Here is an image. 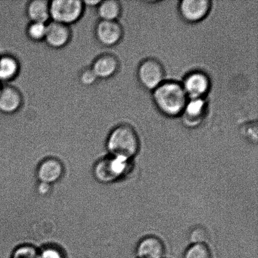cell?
I'll use <instances>...</instances> for the list:
<instances>
[{
	"label": "cell",
	"mask_w": 258,
	"mask_h": 258,
	"mask_svg": "<svg viewBox=\"0 0 258 258\" xmlns=\"http://www.w3.org/2000/svg\"><path fill=\"white\" fill-rule=\"evenodd\" d=\"M152 92L154 105L162 114L172 118L183 114L188 98L181 83L165 80Z\"/></svg>",
	"instance_id": "obj_1"
},
{
	"label": "cell",
	"mask_w": 258,
	"mask_h": 258,
	"mask_svg": "<svg viewBox=\"0 0 258 258\" xmlns=\"http://www.w3.org/2000/svg\"><path fill=\"white\" fill-rule=\"evenodd\" d=\"M107 148L111 155L131 161L139 153L140 140L133 126L122 123L110 132L107 138Z\"/></svg>",
	"instance_id": "obj_2"
},
{
	"label": "cell",
	"mask_w": 258,
	"mask_h": 258,
	"mask_svg": "<svg viewBox=\"0 0 258 258\" xmlns=\"http://www.w3.org/2000/svg\"><path fill=\"white\" fill-rule=\"evenodd\" d=\"M85 8L80 0H53L50 2V21L70 27L79 21Z\"/></svg>",
	"instance_id": "obj_3"
},
{
	"label": "cell",
	"mask_w": 258,
	"mask_h": 258,
	"mask_svg": "<svg viewBox=\"0 0 258 258\" xmlns=\"http://www.w3.org/2000/svg\"><path fill=\"white\" fill-rule=\"evenodd\" d=\"M131 160L111 155L110 158L98 162L95 168V175L98 180L105 183L113 182L127 173Z\"/></svg>",
	"instance_id": "obj_4"
},
{
	"label": "cell",
	"mask_w": 258,
	"mask_h": 258,
	"mask_svg": "<svg viewBox=\"0 0 258 258\" xmlns=\"http://www.w3.org/2000/svg\"><path fill=\"white\" fill-rule=\"evenodd\" d=\"M137 76L141 85L145 89L153 92L165 81V70L159 60L149 57L139 64Z\"/></svg>",
	"instance_id": "obj_5"
},
{
	"label": "cell",
	"mask_w": 258,
	"mask_h": 258,
	"mask_svg": "<svg viewBox=\"0 0 258 258\" xmlns=\"http://www.w3.org/2000/svg\"><path fill=\"white\" fill-rule=\"evenodd\" d=\"M188 99L205 98L211 89V80L202 71H194L184 77L181 83Z\"/></svg>",
	"instance_id": "obj_6"
},
{
	"label": "cell",
	"mask_w": 258,
	"mask_h": 258,
	"mask_svg": "<svg viewBox=\"0 0 258 258\" xmlns=\"http://www.w3.org/2000/svg\"><path fill=\"white\" fill-rule=\"evenodd\" d=\"M212 9L210 0H182L178 5V12L184 21L196 24L208 16Z\"/></svg>",
	"instance_id": "obj_7"
},
{
	"label": "cell",
	"mask_w": 258,
	"mask_h": 258,
	"mask_svg": "<svg viewBox=\"0 0 258 258\" xmlns=\"http://www.w3.org/2000/svg\"><path fill=\"white\" fill-rule=\"evenodd\" d=\"M123 29L118 21L99 20L95 29L98 42L103 46L112 47L119 44L123 37Z\"/></svg>",
	"instance_id": "obj_8"
},
{
	"label": "cell",
	"mask_w": 258,
	"mask_h": 258,
	"mask_svg": "<svg viewBox=\"0 0 258 258\" xmlns=\"http://www.w3.org/2000/svg\"><path fill=\"white\" fill-rule=\"evenodd\" d=\"M72 37L70 27L52 21L47 23L44 41L48 46L52 49H61L69 44Z\"/></svg>",
	"instance_id": "obj_9"
},
{
	"label": "cell",
	"mask_w": 258,
	"mask_h": 258,
	"mask_svg": "<svg viewBox=\"0 0 258 258\" xmlns=\"http://www.w3.org/2000/svg\"><path fill=\"white\" fill-rule=\"evenodd\" d=\"M98 80H107L114 77L120 69V61L115 55L104 53L96 57L91 66Z\"/></svg>",
	"instance_id": "obj_10"
},
{
	"label": "cell",
	"mask_w": 258,
	"mask_h": 258,
	"mask_svg": "<svg viewBox=\"0 0 258 258\" xmlns=\"http://www.w3.org/2000/svg\"><path fill=\"white\" fill-rule=\"evenodd\" d=\"M24 98L17 88L10 85H2L0 90V112L13 114L22 108Z\"/></svg>",
	"instance_id": "obj_11"
},
{
	"label": "cell",
	"mask_w": 258,
	"mask_h": 258,
	"mask_svg": "<svg viewBox=\"0 0 258 258\" xmlns=\"http://www.w3.org/2000/svg\"><path fill=\"white\" fill-rule=\"evenodd\" d=\"M136 254L138 258H163L165 246L158 237L146 236L139 242Z\"/></svg>",
	"instance_id": "obj_12"
},
{
	"label": "cell",
	"mask_w": 258,
	"mask_h": 258,
	"mask_svg": "<svg viewBox=\"0 0 258 258\" xmlns=\"http://www.w3.org/2000/svg\"><path fill=\"white\" fill-rule=\"evenodd\" d=\"M62 173L61 163L55 159H48L43 161L38 168L37 176L42 183L50 184L59 180Z\"/></svg>",
	"instance_id": "obj_13"
},
{
	"label": "cell",
	"mask_w": 258,
	"mask_h": 258,
	"mask_svg": "<svg viewBox=\"0 0 258 258\" xmlns=\"http://www.w3.org/2000/svg\"><path fill=\"white\" fill-rule=\"evenodd\" d=\"M26 15L30 22L47 24L50 20V2L32 0L27 4Z\"/></svg>",
	"instance_id": "obj_14"
},
{
	"label": "cell",
	"mask_w": 258,
	"mask_h": 258,
	"mask_svg": "<svg viewBox=\"0 0 258 258\" xmlns=\"http://www.w3.org/2000/svg\"><path fill=\"white\" fill-rule=\"evenodd\" d=\"M20 64L16 57L11 54L0 56V83L12 82L19 75Z\"/></svg>",
	"instance_id": "obj_15"
},
{
	"label": "cell",
	"mask_w": 258,
	"mask_h": 258,
	"mask_svg": "<svg viewBox=\"0 0 258 258\" xmlns=\"http://www.w3.org/2000/svg\"><path fill=\"white\" fill-rule=\"evenodd\" d=\"M206 102L205 98L188 99L183 114L188 126L199 125L200 119L206 110Z\"/></svg>",
	"instance_id": "obj_16"
},
{
	"label": "cell",
	"mask_w": 258,
	"mask_h": 258,
	"mask_svg": "<svg viewBox=\"0 0 258 258\" xmlns=\"http://www.w3.org/2000/svg\"><path fill=\"white\" fill-rule=\"evenodd\" d=\"M100 20L118 21L122 15V6L117 0H102L97 7Z\"/></svg>",
	"instance_id": "obj_17"
},
{
	"label": "cell",
	"mask_w": 258,
	"mask_h": 258,
	"mask_svg": "<svg viewBox=\"0 0 258 258\" xmlns=\"http://www.w3.org/2000/svg\"><path fill=\"white\" fill-rule=\"evenodd\" d=\"M47 24L40 22H30L26 29L27 37L32 41H44L46 34Z\"/></svg>",
	"instance_id": "obj_18"
},
{
	"label": "cell",
	"mask_w": 258,
	"mask_h": 258,
	"mask_svg": "<svg viewBox=\"0 0 258 258\" xmlns=\"http://www.w3.org/2000/svg\"><path fill=\"white\" fill-rule=\"evenodd\" d=\"M183 258H212V255L206 244H194L186 249Z\"/></svg>",
	"instance_id": "obj_19"
},
{
	"label": "cell",
	"mask_w": 258,
	"mask_h": 258,
	"mask_svg": "<svg viewBox=\"0 0 258 258\" xmlns=\"http://www.w3.org/2000/svg\"><path fill=\"white\" fill-rule=\"evenodd\" d=\"M188 238L191 244H206L208 239V232L204 227H194L189 232Z\"/></svg>",
	"instance_id": "obj_20"
},
{
	"label": "cell",
	"mask_w": 258,
	"mask_h": 258,
	"mask_svg": "<svg viewBox=\"0 0 258 258\" xmlns=\"http://www.w3.org/2000/svg\"><path fill=\"white\" fill-rule=\"evenodd\" d=\"M79 80L83 85L86 87H91L98 82V78L93 72L92 68H86L81 71L79 75Z\"/></svg>",
	"instance_id": "obj_21"
},
{
	"label": "cell",
	"mask_w": 258,
	"mask_h": 258,
	"mask_svg": "<svg viewBox=\"0 0 258 258\" xmlns=\"http://www.w3.org/2000/svg\"><path fill=\"white\" fill-rule=\"evenodd\" d=\"M35 249L30 247H23L17 250L14 258H38Z\"/></svg>",
	"instance_id": "obj_22"
},
{
	"label": "cell",
	"mask_w": 258,
	"mask_h": 258,
	"mask_svg": "<svg viewBox=\"0 0 258 258\" xmlns=\"http://www.w3.org/2000/svg\"><path fill=\"white\" fill-rule=\"evenodd\" d=\"M38 258H62V256L57 249L47 248L38 255Z\"/></svg>",
	"instance_id": "obj_23"
},
{
	"label": "cell",
	"mask_w": 258,
	"mask_h": 258,
	"mask_svg": "<svg viewBox=\"0 0 258 258\" xmlns=\"http://www.w3.org/2000/svg\"><path fill=\"white\" fill-rule=\"evenodd\" d=\"M256 127H251L250 128H247L246 131V133H245V135L247 137V139H249V141L251 142H255L256 143L257 139V129L254 131V128Z\"/></svg>",
	"instance_id": "obj_24"
},
{
	"label": "cell",
	"mask_w": 258,
	"mask_h": 258,
	"mask_svg": "<svg viewBox=\"0 0 258 258\" xmlns=\"http://www.w3.org/2000/svg\"><path fill=\"white\" fill-rule=\"evenodd\" d=\"M38 189H39L40 194L42 195L47 194L48 192L49 191L50 184L40 182V184H39Z\"/></svg>",
	"instance_id": "obj_25"
},
{
	"label": "cell",
	"mask_w": 258,
	"mask_h": 258,
	"mask_svg": "<svg viewBox=\"0 0 258 258\" xmlns=\"http://www.w3.org/2000/svg\"><path fill=\"white\" fill-rule=\"evenodd\" d=\"M101 1H102V0H88V1H84L83 2V4H84L85 7L87 6L97 8L98 6V5L100 4Z\"/></svg>",
	"instance_id": "obj_26"
},
{
	"label": "cell",
	"mask_w": 258,
	"mask_h": 258,
	"mask_svg": "<svg viewBox=\"0 0 258 258\" xmlns=\"http://www.w3.org/2000/svg\"><path fill=\"white\" fill-rule=\"evenodd\" d=\"M2 86V85L1 84V83H0V90H1Z\"/></svg>",
	"instance_id": "obj_27"
}]
</instances>
